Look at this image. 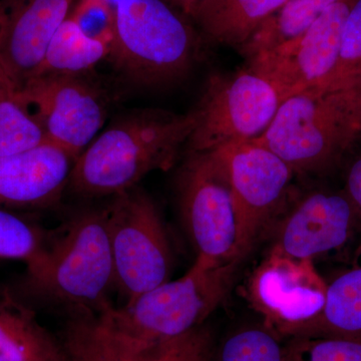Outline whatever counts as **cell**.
Segmentation results:
<instances>
[{
    "label": "cell",
    "instance_id": "obj_1",
    "mask_svg": "<svg viewBox=\"0 0 361 361\" xmlns=\"http://www.w3.org/2000/svg\"><path fill=\"white\" fill-rule=\"evenodd\" d=\"M197 109H137L116 118L78 157L68 189L84 198L116 196L154 171L174 166L198 123Z\"/></svg>",
    "mask_w": 361,
    "mask_h": 361
},
{
    "label": "cell",
    "instance_id": "obj_2",
    "mask_svg": "<svg viewBox=\"0 0 361 361\" xmlns=\"http://www.w3.org/2000/svg\"><path fill=\"white\" fill-rule=\"evenodd\" d=\"M115 266L106 211L90 209L71 216L47 231L39 260L26 267L18 294L66 312L89 310L106 313L114 307Z\"/></svg>",
    "mask_w": 361,
    "mask_h": 361
},
{
    "label": "cell",
    "instance_id": "obj_3",
    "mask_svg": "<svg viewBox=\"0 0 361 361\" xmlns=\"http://www.w3.org/2000/svg\"><path fill=\"white\" fill-rule=\"evenodd\" d=\"M115 37L108 61L130 84L168 87L193 71L201 37L164 0H116Z\"/></svg>",
    "mask_w": 361,
    "mask_h": 361
},
{
    "label": "cell",
    "instance_id": "obj_4",
    "mask_svg": "<svg viewBox=\"0 0 361 361\" xmlns=\"http://www.w3.org/2000/svg\"><path fill=\"white\" fill-rule=\"evenodd\" d=\"M361 134L348 85L313 87L280 104L270 125L251 142L269 149L294 172L336 165Z\"/></svg>",
    "mask_w": 361,
    "mask_h": 361
},
{
    "label": "cell",
    "instance_id": "obj_5",
    "mask_svg": "<svg viewBox=\"0 0 361 361\" xmlns=\"http://www.w3.org/2000/svg\"><path fill=\"white\" fill-rule=\"evenodd\" d=\"M239 262L222 266L196 259L186 274L106 311L116 329L149 345L203 325L229 292Z\"/></svg>",
    "mask_w": 361,
    "mask_h": 361
},
{
    "label": "cell",
    "instance_id": "obj_6",
    "mask_svg": "<svg viewBox=\"0 0 361 361\" xmlns=\"http://www.w3.org/2000/svg\"><path fill=\"white\" fill-rule=\"evenodd\" d=\"M116 289L126 303L170 280L173 253L156 204L137 187L104 207Z\"/></svg>",
    "mask_w": 361,
    "mask_h": 361
},
{
    "label": "cell",
    "instance_id": "obj_7",
    "mask_svg": "<svg viewBox=\"0 0 361 361\" xmlns=\"http://www.w3.org/2000/svg\"><path fill=\"white\" fill-rule=\"evenodd\" d=\"M179 204L197 258L222 266L248 253L225 169L212 152L190 155L180 174Z\"/></svg>",
    "mask_w": 361,
    "mask_h": 361
},
{
    "label": "cell",
    "instance_id": "obj_8",
    "mask_svg": "<svg viewBox=\"0 0 361 361\" xmlns=\"http://www.w3.org/2000/svg\"><path fill=\"white\" fill-rule=\"evenodd\" d=\"M282 103L270 82L248 68L211 78L196 106L199 118L188 142L191 153H207L259 137Z\"/></svg>",
    "mask_w": 361,
    "mask_h": 361
},
{
    "label": "cell",
    "instance_id": "obj_9",
    "mask_svg": "<svg viewBox=\"0 0 361 361\" xmlns=\"http://www.w3.org/2000/svg\"><path fill=\"white\" fill-rule=\"evenodd\" d=\"M42 126L47 141L78 158L96 139L108 110L104 92L87 75L49 73L26 80L13 92Z\"/></svg>",
    "mask_w": 361,
    "mask_h": 361
},
{
    "label": "cell",
    "instance_id": "obj_10",
    "mask_svg": "<svg viewBox=\"0 0 361 361\" xmlns=\"http://www.w3.org/2000/svg\"><path fill=\"white\" fill-rule=\"evenodd\" d=\"M355 0H341L310 28L288 42L247 59V68L270 82L283 102L313 87H324L336 70L344 23Z\"/></svg>",
    "mask_w": 361,
    "mask_h": 361
},
{
    "label": "cell",
    "instance_id": "obj_11",
    "mask_svg": "<svg viewBox=\"0 0 361 361\" xmlns=\"http://www.w3.org/2000/svg\"><path fill=\"white\" fill-rule=\"evenodd\" d=\"M327 283L310 259L270 253L252 274L248 297L275 334L292 337L322 313Z\"/></svg>",
    "mask_w": 361,
    "mask_h": 361
},
{
    "label": "cell",
    "instance_id": "obj_12",
    "mask_svg": "<svg viewBox=\"0 0 361 361\" xmlns=\"http://www.w3.org/2000/svg\"><path fill=\"white\" fill-rule=\"evenodd\" d=\"M212 153L225 169L249 251L281 206L295 172L269 149L249 141L233 142Z\"/></svg>",
    "mask_w": 361,
    "mask_h": 361
},
{
    "label": "cell",
    "instance_id": "obj_13",
    "mask_svg": "<svg viewBox=\"0 0 361 361\" xmlns=\"http://www.w3.org/2000/svg\"><path fill=\"white\" fill-rule=\"evenodd\" d=\"M360 224L345 193L316 192L299 202L282 221L270 253L313 261L342 248Z\"/></svg>",
    "mask_w": 361,
    "mask_h": 361
},
{
    "label": "cell",
    "instance_id": "obj_14",
    "mask_svg": "<svg viewBox=\"0 0 361 361\" xmlns=\"http://www.w3.org/2000/svg\"><path fill=\"white\" fill-rule=\"evenodd\" d=\"M75 0H13L0 39V70L13 92L32 77Z\"/></svg>",
    "mask_w": 361,
    "mask_h": 361
},
{
    "label": "cell",
    "instance_id": "obj_15",
    "mask_svg": "<svg viewBox=\"0 0 361 361\" xmlns=\"http://www.w3.org/2000/svg\"><path fill=\"white\" fill-rule=\"evenodd\" d=\"M75 160L49 141L0 158V209L44 208L58 203Z\"/></svg>",
    "mask_w": 361,
    "mask_h": 361
},
{
    "label": "cell",
    "instance_id": "obj_16",
    "mask_svg": "<svg viewBox=\"0 0 361 361\" xmlns=\"http://www.w3.org/2000/svg\"><path fill=\"white\" fill-rule=\"evenodd\" d=\"M56 334L59 361H137L144 344L114 326L106 314L66 311Z\"/></svg>",
    "mask_w": 361,
    "mask_h": 361
},
{
    "label": "cell",
    "instance_id": "obj_17",
    "mask_svg": "<svg viewBox=\"0 0 361 361\" xmlns=\"http://www.w3.org/2000/svg\"><path fill=\"white\" fill-rule=\"evenodd\" d=\"M0 361H59L56 336L7 288L0 292Z\"/></svg>",
    "mask_w": 361,
    "mask_h": 361
},
{
    "label": "cell",
    "instance_id": "obj_18",
    "mask_svg": "<svg viewBox=\"0 0 361 361\" xmlns=\"http://www.w3.org/2000/svg\"><path fill=\"white\" fill-rule=\"evenodd\" d=\"M286 0H210L197 21L207 39L240 49Z\"/></svg>",
    "mask_w": 361,
    "mask_h": 361
},
{
    "label": "cell",
    "instance_id": "obj_19",
    "mask_svg": "<svg viewBox=\"0 0 361 361\" xmlns=\"http://www.w3.org/2000/svg\"><path fill=\"white\" fill-rule=\"evenodd\" d=\"M341 337L361 341V265H356L327 284L324 307L295 336Z\"/></svg>",
    "mask_w": 361,
    "mask_h": 361
},
{
    "label": "cell",
    "instance_id": "obj_20",
    "mask_svg": "<svg viewBox=\"0 0 361 361\" xmlns=\"http://www.w3.org/2000/svg\"><path fill=\"white\" fill-rule=\"evenodd\" d=\"M109 54V45L87 37L68 16L52 37L32 77L49 73L87 75L104 59H108Z\"/></svg>",
    "mask_w": 361,
    "mask_h": 361
},
{
    "label": "cell",
    "instance_id": "obj_21",
    "mask_svg": "<svg viewBox=\"0 0 361 361\" xmlns=\"http://www.w3.org/2000/svg\"><path fill=\"white\" fill-rule=\"evenodd\" d=\"M341 0H286L258 28L240 52L246 59L288 42L310 28L327 8Z\"/></svg>",
    "mask_w": 361,
    "mask_h": 361
},
{
    "label": "cell",
    "instance_id": "obj_22",
    "mask_svg": "<svg viewBox=\"0 0 361 361\" xmlns=\"http://www.w3.org/2000/svg\"><path fill=\"white\" fill-rule=\"evenodd\" d=\"M47 141L35 116L0 87V158L35 148Z\"/></svg>",
    "mask_w": 361,
    "mask_h": 361
},
{
    "label": "cell",
    "instance_id": "obj_23",
    "mask_svg": "<svg viewBox=\"0 0 361 361\" xmlns=\"http://www.w3.org/2000/svg\"><path fill=\"white\" fill-rule=\"evenodd\" d=\"M47 231L18 216L0 209V260H18L26 267L39 260L47 243Z\"/></svg>",
    "mask_w": 361,
    "mask_h": 361
},
{
    "label": "cell",
    "instance_id": "obj_24",
    "mask_svg": "<svg viewBox=\"0 0 361 361\" xmlns=\"http://www.w3.org/2000/svg\"><path fill=\"white\" fill-rule=\"evenodd\" d=\"M211 361H283V346L267 327H251L228 337Z\"/></svg>",
    "mask_w": 361,
    "mask_h": 361
},
{
    "label": "cell",
    "instance_id": "obj_25",
    "mask_svg": "<svg viewBox=\"0 0 361 361\" xmlns=\"http://www.w3.org/2000/svg\"><path fill=\"white\" fill-rule=\"evenodd\" d=\"M213 353L212 334L201 325L174 338L145 345L137 361H211Z\"/></svg>",
    "mask_w": 361,
    "mask_h": 361
},
{
    "label": "cell",
    "instance_id": "obj_26",
    "mask_svg": "<svg viewBox=\"0 0 361 361\" xmlns=\"http://www.w3.org/2000/svg\"><path fill=\"white\" fill-rule=\"evenodd\" d=\"M283 361H361V341L341 337H291Z\"/></svg>",
    "mask_w": 361,
    "mask_h": 361
},
{
    "label": "cell",
    "instance_id": "obj_27",
    "mask_svg": "<svg viewBox=\"0 0 361 361\" xmlns=\"http://www.w3.org/2000/svg\"><path fill=\"white\" fill-rule=\"evenodd\" d=\"M361 75V0L351 7L342 32L341 54L325 89H338Z\"/></svg>",
    "mask_w": 361,
    "mask_h": 361
},
{
    "label": "cell",
    "instance_id": "obj_28",
    "mask_svg": "<svg viewBox=\"0 0 361 361\" xmlns=\"http://www.w3.org/2000/svg\"><path fill=\"white\" fill-rule=\"evenodd\" d=\"M68 18L92 39L110 47L115 37L116 7L110 0H75Z\"/></svg>",
    "mask_w": 361,
    "mask_h": 361
},
{
    "label": "cell",
    "instance_id": "obj_29",
    "mask_svg": "<svg viewBox=\"0 0 361 361\" xmlns=\"http://www.w3.org/2000/svg\"><path fill=\"white\" fill-rule=\"evenodd\" d=\"M344 193L355 207L361 221V155L349 166Z\"/></svg>",
    "mask_w": 361,
    "mask_h": 361
},
{
    "label": "cell",
    "instance_id": "obj_30",
    "mask_svg": "<svg viewBox=\"0 0 361 361\" xmlns=\"http://www.w3.org/2000/svg\"><path fill=\"white\" fill-rule=\"evenodd\" d=\"M166 4L173 7L175 11L182 14L191 23L196 25L204 9L208 6L210 0H164Z\"/></svg>",
    "mask_w": 361,
    "mask_h": 361
},
{
    "label": "cell",
    "instance_id": "obj_31",
    "mask_svg": "<svg viewBox=\"0 0 361 361\" xmlns=\"http://www.w3.org/2000/svg\"><path fill=\"white\" fill-rule=\"evenodd\" d=\"M345 85H348L350 89L353 111H355L356 120L361 126V75Z\"/></svg>",
    "mask_w": 361,
    "mask_h": 361
},
{
    "label": "cell",
    "instance_id": "obj_32",
    "mask_svg": "<svg viewBox=\"0 0 361 361\" xmlns=\"http://www.w3.org/2000/svg\"><path fill=\"white\" fill-rule=\"evenodd\" d=\"M4 21H0V39H1L2 30H4ZM0 87L2 89H6L8 90V92H13V89H11V85H9L8 82H7L6 77H4V73H2L1 70H0Z\"/></svg>",
    "mask_w": 361,
    "mask_h": 361
},
{
    "label": "cell",
    "instance_id": "obj_33",
    "mask_svg": "<svg viewBox=\"0 0 361 361\" xmlns=\"http://www.w3.org/2000/svg\"><path fill=\"white\" fill-rule=\"evenodd\" d=\"M6 7L0 2V21L6 20Z\"/></svg>",
    "mask_w": 361,
    "mask_h": 361
},
{
    "label": "cell",
    "instance_id": "obj_34",
    "mask_svg": "<svg viewBox=\"0 0 361 361\" xmlns=\"http://www.w3.org/2000/svg\"><path fill=\"white\" fill-rule=\"evenodd\" d=\"M1 290H2V288H0V292H1Z\"/></svg>",
    "mask_w": 361,
    "mask_h": 361
}]
</instances>
